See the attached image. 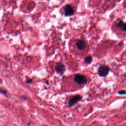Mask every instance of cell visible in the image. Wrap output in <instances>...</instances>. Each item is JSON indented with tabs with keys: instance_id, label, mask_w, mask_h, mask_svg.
Here are the masks:
<instances>
[{
	"instance_id": "9c48e42d",
	"label": "cell",
	"mask_w": 126,
	"mask_h": 126,
	"mask_svg": "<svg viewBox=\"0 0 126 126\" xmlns=\"http://www.w3.org/2000/svg\"><path fill=\"white\" fill-rule=\"evenodd\" d=\"M0 93L3 94H4V95L5 96H6V97H7V94L6 91L4 90H3V89H0Z\"/></svg>"
},
{
	"instance_id": "ba28073f",
	"label": "cell",
	"mask_w": 126,
	"mask_h": 126,
	"mask_svg": "<svg viewBox=\"0 0 126 126\" xmlns=\"http://www.w3.org/2000/svg\"><path fill=\"white\" fill-rule=\"evenodd\" d=\"M92 57L90 56H87V57H86L84 59V61L86 63H87V64H90L91 63H92Z\"/></svg>"
},
{
	"instance_id": "52a82bcc",
	"label": "cell",
	"mask_w": 126,
	"mask_h": 126,
	"mask_svg": "<svg viewBox=\"0 0 126 126\" xmlns=\"http://www.w3.org/2000/svg\"><path fill=\"white\" fill-rule=\"evenodd\" d=\"M117 26L122 30L126 32V23H124L122 20H120V21L117 23Z\"/></svg>"
},
{
	"instance_id": "8fae6325",
	"label": "cell",
	"mask_w": 126,
	"mask_h": 126,
	"mask_svg": "<svg viewBox=\"0 0 126 126\" xmlns=\"http://www.w3.org/2000/svg\"><path fill=\"white\" fill-rule=\"evenodd\" d=\"M32 81H33V79H32L30 78V79H27V80L26 81V83H27V84H30V83H32Z\"/></svg>"
},
{
	"instance_id": "6da1fadb",
	"label": "cell",
	"mask_w": 126,
	"mask_h": 126,
	"mask_svg": "<svg viewBox=\"0 0 126 126\" xmlns=\"http://www.w3.org/2000/svg\"><path fill=\"white\" fill-rule=\"evenodd\" d=\"M74 81L79 85H82L84 84H86L87 81L86 77L82 74H78L75 75L74 78Z\"/></svg>"
},
{
	"instance_id": "30bf717a",
	"label": "cell",
	"mask_w": 126,
	"mask_h": 126,
	"mask_svg": "<svg viewBox=\"0 0 126 126\" xmlns=\"http://www.w3.org/2000/svg\"><path fill=\"white\" fill-rule=\"evenodd\" d=\"M118 93L119 94H126V91L125 90H120Z\"/></svg>"
},
{
	"instance_id": "5b68a950",
	"label": "cell",
	"mask_w": 126,
	"mask_h": 126,
	"mask_svg": "<svg viewBox=\"0 0 126 126\" xmlns=\"http://www.w3.org/2000/svg\"><path fill=\"white\" fill-rule=\"evenodd\" d=\"M74 14L73 7L70 5H67L65 7V15L66 16H70Z\"/></svg>"
},
{
	"instance_id": "277c9868",
	"label": "cell",
	"mask_w": 126,
	"mask_h": 126,
	"mask_svg": "<svg viewBox=\"0 0 126 126\" xmlns=\"http://www.w3.org/2000/svg\"><path fill=\"white\" fill-rule=\"evenodd\" d=\"M55 70L56 72L59 74H64L66 70L65 66L62 63H58L55 67Z\"/></svg>"
},
{
	"instance_id": "8992f818",
	"label": "cell",
	"mask_w": 126,
	"mask_h": 126,
	"mask_svg": "<svg viewBox=\"0 0 126 126\" xmlns=\"http://www.w3.org/2000/svg\"><path fill=\"white\" fill-rule=\"evenodd\" d=\"M76 45L77 48L80 50L84 49L86 46L85 42L82 39H77L76 42Z\"/></svg>"
},
{
	"instance_id": "7c38bea8",
	"label": "cell",
	"mask_w": 126,
	"mask_h": 126,
	"mask_svg": "<svg viewBox=\"0 0 126 126\" xmlns=\"http://www.w3.org/2000/svg\"></svg>"
},
{
	"instance_id": "7a4b0ae2",
	"label": "cell",
	"mask_w": 126,
	"mask_h": 126,
	"mask_svg": "<svg viewBox=\"0 0 126 126\" xmlns=\"http://www.w3.org/2000/svg\"><path fill=\"white\" fill-rule=\"evenodd\" d=\"M110 68L105 65L101 66L98 69V74L101 77L106 76L109 73Z\"/></svg>"
},
{
	"instance_id": "3957f363",
	"label": "cell",
	"mask_w": 126,
	"mask_h": 126,
	"mask_svg": "<svg viewBox=\"0 0 126 126\" xmlns=\"http://www.w3.org/2000/svg\"><path fill=\"white\" fill-rule=\"evenodd\" d=\"M82 99V96H81L79 94H77L71 98L68 102V105L69 107H72L73 106L76 105L78 102L80 101Z\"/></svg>"
}]
</instances>
